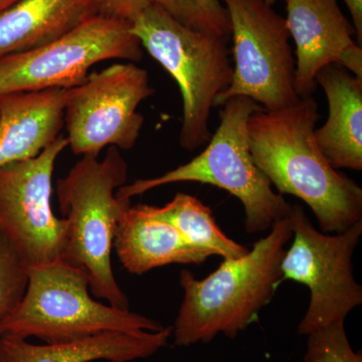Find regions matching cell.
Instances as JSON below:
<instances>
[{
  "mask_svg": "<svg viewBox=\"0 0 362 362\" xmlns=\"http://www.w3.org/2000/svg\"><path fill=\"white\" fill-rule=\"evenodd\" d=\"M319 118L312 96L280 110L259 108L247 121L250 149L278 194L303 201L323 233H342L362 221V189L324 156L315 138Z\"/></svg>",
  "mask_w": 362,
  "mask_h": 362,
  "instance_id": "6da1fadb",
  "label": "cell"
},
{
  "mask_svg": "<svg viewBox=\"0 0 362 362\" xmlns=\"http://www.w3.org/2000/svg\"><path fill=\"white\" fill-rule=\"evenodd\" d=\"M246 255L223 259L206 278L188 270L180 274L183 301L173 334L176 346L235 338L258 318L283 282L281 263L292 239L289 214L277 221Z\"/></svg>",
  "mask_w": 362,
  "mask_h": 362,
  "instance_id": "7a4b0ae2",
  "label": "cell"
},
{
  "mask_svg": "<svg viewBox=\"0 0 362 362\" xmlns=\"http://www.w3.org/2000/svg\"><path fill=\"white\" fill-rule=\"evenodd\" d=\"M128 165L119 148L109 147L103 160L84 156L57 182V195L68 230L62 261L85 272L90 292L115 308L129 309L117 283L111 251L119 218L131 199L116 192L127 181Z\"/></svg>",
  "mask_w": 362,
  "mask_h": 362,
  "instance_id": "3957f363",
  "label": "cell"
},
{
  "mask_svg": "<svg viewBox=\"0 0 362 362\" xmlns=\"http://www.w3.org/2000/svg\"><path fill=\"white\" fill-rule=\"evenodd\" d=\"M223 106L220 126L199 156L158 177L124 185L117 197L131 199L162 185L192 181L221 188L237 197L244 206L245 230L251 235L266 232L286 218L292 204L275 192L250 149L247 121L261 106L247 97L232 98Z\"/></svg>",
  "mask_w": 362,
  "mask_h": 362,
  "instance_id": "277c9868",
  "label": "cell"
},
{
  "mask_svg": "<svg viewBox=\"0 0 362 362\" xmlns=\"http://www.w3.org/2000/svg\"><path fill=\"white\" fill-rule=\"evenodd\" d=\"M132 33L180 87V146L194 150L209 143L211 112L232 83L230 39L190 30L153 4L132 21Z\"/></svg>",
  "mask_w": 362,
  "mask_h": 362,
  "instance_id": "5b68a950",
  "label": "cell"
},
{
  "mask_svg": "<svg viewBox=\"0 0 362 362\" xmlns=\"http://www.w3.org/2000/svg\"><path fill=\"white\" fill-rule=\"evenodd\" d=\"M89 290L85 272L65 262L28 269L25 296L0 320V337L61 343L113 331L163 329L154 319L95 301Z\"/></svg>",
  "mask_w": 362,
  "mask_h": 362,
  "instance_id": "8992f818",
  "label": "cell"
},
{
  "mask_svg": "<svg viewBox=\"0 0 362 362\" xmlns=\"http://www.w3.org/2000/svg\"><path fill=\"white\" fill-rule=\"evenodd\" d=\"M293 242L286 250L282 280L305 285L310 293L308 308L298 326L309 335L332 324L344 322L362 304V287L356 282L352 256L362 235V221L344 232H319L299 204L289 213Z\"/></svg>",
  "mask_w": 362,
  "mask_h": 362,
  "instance_id": "52a82bcc",
  "label": "cell"
},
{
  "mask_svg": "<svg viewBox=\"0 0 362 362\" xmlns=\"http://www.w3.org/2000/svg\"><path fill=\"white\" fill-rule=\"evenodd\" d=\"M142 47L131 21L94 14L49 44L0 59V95L70 89L100 62H139Z\"/></svg>",
  "mask_w": 362,
  "mask_h": 362,
  "instance_id": "ba28073f",
  "label": "cell"
},
{
  "mask_svg": "<svg viewBox=\"0 0 362 362\" xmlns=\"http://www.w3.org/2000/svg\"><path fill=\"white\" fill-rule=\"evenodd\" d=\"M228 11L233 42L232 83L216 98L223 106L247 97L276 111L297 103L295 59L285 18L263 0H221Z\"/></svg>",
  "mask_w": 362,
  "mask_h": 362,
  "instance_id": "9c48e42d",
  "label": "cell"
},
{
  "mask_svg": "<svg viewBox=\"0 0 362 362\" xmlns=\"http://www.w3.org/2000/svg\"><path fill=\"white\" fill-rule=\"evenodd\" d=\"M153 93L148 71L131 62L93 71L66 89L64 124L73 153L99 156L107 146L133 148L144 124L138 107Z\"/></svg>",
  "mask_w": 362,
  "mask_h": 362,
  "instance_id": "30bf717a",
  "label": "cell"
},
{
  "mask_svg": "<svg viewBox=\"0 0 362 362\" xmlns=\"http://www.w3.org/2000/svg\"><path fill=\"white\" fill-rule=\"evenodd\" d=\"M63 135L35 158L0 168V233L28 269L62 261L68 221L52 209V173Z\"/></svg>",
  "mask_w": 362,
  "mask_h": 362,
  "instance_id": "8fae6325",
  "label": "cell"
},
{
  "mask_svg": "<svg viewBox=\"0 0 362 362\" xmlns=\"http://www.w3.org/2000/svg\"><path fill=\"white\" fill-rule=\"evenodd\" d=\"M290 35L296 45L295 90L312 96L316 76L325 66L338 65L362 78V49L352 39L354 25L337 0H286Z\"/></svg>",
  "mask_w": 362,
  "mask_h": 362,
  "instance_id": "7c38bea8",
  "label": "cell"
},
{
  "mask_svg": "<svg viewBox=\"0 0 362 362\" xmlns=\"http://www.w3.org/2000/svg\"><path fill=\"white\" fill-rule=\"evenodd\" d=\"M66 89L0 95V168L39 156L64 126Z\"/></svg>",
  "mask_w": 362,
  "mask_h": 362,
  "instance_id": "4fadbf2b",
  "label": "cell"
},
{
  "mask_svg": "<svg viewBox=\"0 0 362 362\" xmlns=\"http://www.w3.org/2000/svg\"><path fill=\"white\" fill-rule=\"evenodd\" d=\"M171 335L169 326L159 331H113L45 345L0 337V362H130L153 356L166 346Z\"/></svg>",
  "mask_w": 362,
  "mask_h": 362,
  "instance_id": "5bb4252c",
  "label": "cell"
},
{
  "mask_svg": "<svg viewBox=\"0 0 362 362\" xmlns=\"http://www.w3.org/2000/svg\"><path fill=\"white\" fill-rule=\"evenodd\" d=\"M113 247L124 268L135 275L170 264L199 265L213 256L188 244L175 228L152 216L146 204L123 211Z\"/></svg>",
  "mask_w": 362,
  "mask_h": 362,
  "instance_id": "9a60e30c",
  "label": "cell"
},
{
  "mask_svg": "<svg viewBox=\"0 0 362 362\" xmlns=\"http://www.w3.org/2000/svg\"><path fill=\"white\" fill-rule=\"evenodd\" d=\"M328 102L327 121L315 129L321 151L335 169H362V78L330 65L316 76Z\"/></svg>",
  "mask_w": 362,
  "mask_h": 362,
  "instance_id": "2e32d148",
  "label": "cell"
},
{
  "mask_svg": "<svg viewBox=\"0 0 362 362\" xmlns=\"http://www.w3.org/2000/svg\"><path fill=\"white\" fill-rule=\"evenodd\" d=\"M97 13L93 0H21L0 13V59L49 44Z\"/></svg>",
  "mask_w": 362,
  "mask_h": 362,
  "instance_id": "e0dca14e",
  "label": "cell"
},
{
  "mask_svg": "<svg viewBox=\"0 0 362 362\" xmlns=\"http://www.w3.org/2000/svg\"><path fill=\"white\" fill-rule=\"evenodd\" d=\"M149 213L175 228L188 244L223 259L240 258L249 249L226 237L209 206L197 197L178 192L162 207L147 206Z\"/></svg>",
  "mask_w": 362,
  "mask_h": 362,
  "instance_id": "ac0fdd59",
  "label": "cell"
},
{
  "mask_svg": "<svg viewBox=\"0 0 362 362\" xmlns=\"http://www.w3.org/2000/svg\"><path fill=\"white\" fill-rule=\"evenodd\" d=\"M195 32L230 37L228 11L221 0H147Z\"/></svg>",
  "mask_w": 362,
  "mask_h": 362,
  "instance_id": "d6986e66",
  "label": "cell"
},
{
  "mask_svg": "<svg viewBox=\"0 0 362 362\" xmlns=\"http://www.w3.org/2000/svg\"><path fill=\"white\" fill-rule=\"evenodd\" d=\"M28 284V267L0 233V320L18 306Z\"/></svg>",
  "mask_w": 362,
  "mask_h": 362,
  "instance_id": "ffe728a7",
  "label": "cell"
},
{
  "mask_svg": "<svg viewBox=\"0 0 362 362\" xmlns=\"http://www.w3.org/2000/svg\"><path fill=\"white\" fill-rule=\"evenodd\" d=\"M304 362H362L347 337L344 322L332 324L307 335Z\"/></svg>",
  "mask_w": 362,
  "mask_h": 362,
  "instance_id": "44dd1931",
  "label": "cell"
},
{
  "mask_svg": "<svg viewBox=\"0 0 362 362\" xmlns=\"http://www.w3.org/2000/svg\"><path fill=\"white\" fill-rule=\"evenodd\" d=\"M93 1L98 13L131 21V23L149 4L147 0H93Z\"/></svg>",
  "mask_w": 362,
  "mask_h": 362,
  "instance_id": "7402d4cb",
  "label": "cell"
},
{
  "mask_svg": "<svg viewBox=\"0 0 362 362\" xmlns=\"http://www.w3.org/2000/svg\"><path fill=\"white\" fill-rule=\"evenodd\" d=\"M349 8L356 30L357 45L362 44V0H343Z\"/></svg>",
  "mask_w": 362,
  "mask_h": 362,
  "instance_id": "603a6c76",
  "label": "cell"
},
{
  "mask_svg": "<svg viewBox=\"0 0 362 362\" xmlns=\"http://www.w3.org/2000/svg\"><path fill=\"white\" fill-rule=\"evenodd\" d=\"M21 1V0H0V13H4L7 9L16 6Z\"/></svg>",
  "mask_w": 362,
  "mask_h": 362,
  "instance_id": "cb8c5ba5",
  "label": "cell"
},
{
  "mask_svg": "<svg viewBox=\"0 0 362 362\" xmlns=\"http://www.w3.org/2000/svg\"><path fill=\"white\" fill-rule=\"evenodd\" d=\"M263 1L267 2V4H273L274 1H276V0H263Z\"/></svg>",
  "mask_w": 362,
  "mask_h": 362,
  "instance_id": "d4e9b609",
  "label": "cell"
}]
</instances>
